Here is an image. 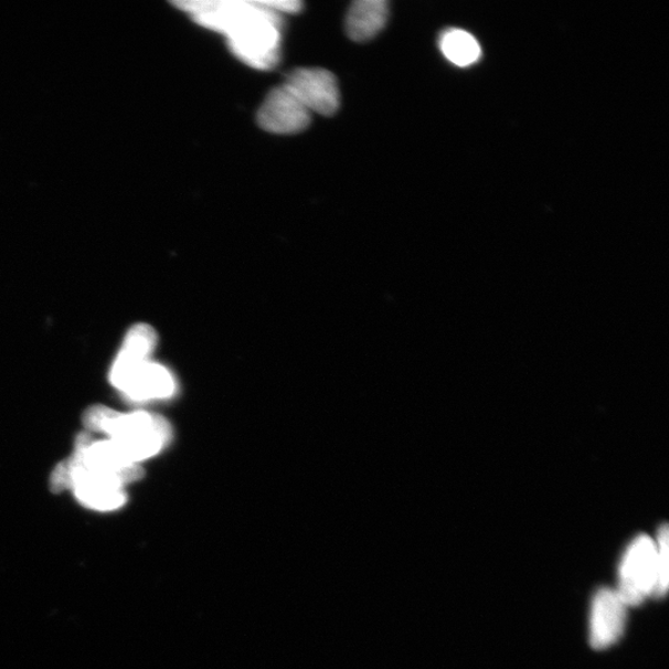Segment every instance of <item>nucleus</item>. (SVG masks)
<instances>
[{
	"mask_svg": "<svg viewBox=\"0 0 669 669\" xmlns=\"http://www.w3.org/2000/svg\"><path fill=\"white\" fill-rule=\"evenodd\" d=\"M174 6L201 26L226 35L233 55L258 70L280 59L282 17L259 0H181Z\"/></svg>",
	"mask_w": 669,
	"mask_h": 669,
	"instance_id": "1",
	"label": "nucleus"
},
{
	"mask_svg": "<svg viewBox=\"0 0 669 669\" xmlns=\"http://www.w3.org/2000/svg\"><path fill=\"white\" fill-rule=\"evenodd\" d=\"M84 423L88 431L108 435L135 464L156 456L172 438L171 425L160 415L147 412L124 414L95 405L85 412Z\"/></svg>",
	"mask_w": 669,
	"mask_h": 669,
	"instance_id": "2",
	"label": "nucleus"
},
{
	"mask_svg": "<svg viewBox=\"0 0 669 669\" xmlns=\"http://www.w3.org/2000/svg\"><path fill=\"white\" fill-rule=\"evenodd\" d=\"M109 379L131 402L166 400L177 389L174 378L161 364L136 360L121 352L110 370Z\"/></svg>",
	"mask_w": 669,
	"mask_h": 669,
	"instance_id": "3",
	"label": "nucleus"
},
{
	"mask_svg": "<svg viewBox=\"0 0 669 669\" xmlns=\"http://www.w3.org/2000/svg\"><path fill=\"white\" fill-rule=\"evenodd\" d=\"M657 584V544L650 537H637L624 555L616 592L626 606H636L656 595Z\"/></svg>",
	"mask_w": 669,
	"mask_h": 669,
	"instance_id": "4",
	"label": "nucleus"
},
{
	"mask_svg": "<svg viewBox=\"0 0 669 669\" xmlns=\"http://www.w3.org/2000/svg\"><path fill=\"white\" fill-rule=\"evenodd\" d=\"M73 456L83 468L112 476L125 486L140 480L145 475L140 464L129 461L114 442L94 440L86 433L78 435Z\"/></svg>",
	"mask_w": 669,
	"mask_h": 669,
	"instance_id": "5",
	"label": "nucleus"
},
{
	"mask_svg": "<svg viewBox=\"0 0 669 669\" xmlns=\"http://www.w3.org/2000/svg\"><path fill=\"white\" fill-rule=\"evenodd\" d=\"M286 85L310 114L332 116L339 109L338 79L326 68L294 70L288 75Z\"/></svg>",
	"mask_w": 669,
	"mask_h": 669,
	"instance_id": "6",
	"label": "nucleus"
},
{
	"mask_svg": "<svg viewBox=\"0 0 669 669\" xmlns=\"http://www.w3.org/2000/svg\"><path fill=\"white\" fill-rule=\"evenodd\" d=\"M257 120L269 134L296 135L309 127L311 114L284 84L270 91L258 110Z\"/></svg>",
	"mask_w": 669,
	"mask_h": 669,
	"instance_id": "7",
	"label": "nucleus"
},
{
	"mask_svg": "<svg viewBox=\"0 0 669 669\" xmlns=\"http://www.w3.org/2000/svg\"><path fill=\"white\" fill-rule=\"evenodd\" d=\"M626 604L616 591L602 590L594 597L591 617V644L604 650L624 634Z\"/></svg>",
	"mask_w": 669,
	"mask_h": 669,
	"instance_id": "8",
	"label": "nucleus"
},
{
	"mask_svg": "<svg viewBox=\"0 0 669 669\" xmlns=\"http://www.w3.org/2000/svg\"><path fill=\"white\" fill-rule=\"evenodd\" d=\"M390 7L386 0H359L349 9L347 33L353 42L367 43L386 25Z\"/></svg>",
	"mask_w": 669,
	"mask_h": 669,
	"instance_id": "9",
	"label": "nucleus"
},
{
	"mask_svg": "<svg viewBox=\"0 0 669 669\" xmlns=\"http://www.w3.org/2000/svg\"><path fill=\"white\" fill-rule=\"evenodd\" d=\"M440 50L456 66L466 67L479 61L481 47L470 33L461 29H450L440 38Z\"/></svg>",
	"mask_w": 669,
	"mask_h": 669,
	"instance_id": "10",
	"label": "nucleus"
},
{
	"mask_svg": "<svg viewBox=\"0 0 669 669\" xmlns=\"http://www.w3.org/2000/svg\"><path fill=\"white\" fill-rule=\"evenodd\" d=\"M157 341L158 337L153 328L147 326V323H138L128 331L120 352L129 358L147 361L150 354L155 352Z\"/></svg>",
	"mask_w": 669,
	"mask_h": 669,
	"instance_id": "11",
	"label": "nucleus"
},
{
	"mask_svg": "<svg viewBox=\"0 0 669 669\" xmlns=\"http://www.w3.org/2000/svg\"><path fill=\"white\" fill-rule=\"evenodd\" d=\"M658 584L656 595L663 596L668 587V527L665 524L657 537Z\"/></svg>",
	"mask_w": 669,
	"mask_h": 669,
	"instance_id": "12",
	"label": "nucleus"
},
{
	"mask_svg": "<svg viewBox=\"0 0 669 669\" xmlns=\"http://www.w3.org/2000/svg\"><path fill=\"white\" fill-rule=\"evenodd\" d=\"M270 12L278 15L299 13L302 4L298 0H259Z\"/></svg>",
	"mask_w": 669,
	"mask_h": 669,
	"instance_id": "13",
	"label": "nucleus"
}]
</instances>
